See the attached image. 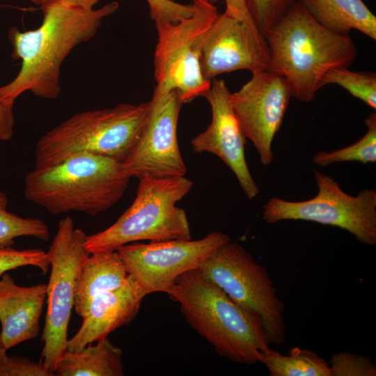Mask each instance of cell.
I'll list each match as a JSON object with an SVG mask.
<instances>
[{
	"label": "cell",
	"instance_id": "ac0fdd59",
	"mask_svg": "<svg viewBox=\"0 0 376 376\" xmlns=\"http://www.w3.org/2000/svg\"><path fill=\"white\" fill-rule=\"evenodd\" d=\"M128 276L117 251L90 253L79 274L74 307L83 318L92 300L100 294L122 285Z\"/></svg>",
	"mask_w": 376,
	"mask_h": 376
},
{
	"label": "cell",
	"instance_id": "4dcf8cb0",
	"mask_svg": "<svg viewBox=\"0 0 376 376\" xmlns=\"http://www.w3.org/2000/svg\"><path fill=\"white\" fill-rule=\"evenodd\" d=\"M224 1L226 3L225 14L237 19L253 22L244 0Z\"/></svg>",
	"mask_w": 376,
	"mask_h": 376
},
{
	"label": "cell",
	"instance_id": "f546056e",
	"mask_svg": "<svg viewBox=\"0 0 376 376\" xmlns=\"http://www.w3.org/2000/svg\"><path fill=\"white\" fill-rule=\"evenodd\" d=\"M13 106L0 102V141H7L14 133Z\"/></svg>",
	"mask_w": 376,
	"mask_h": 376
},
{
	"label": "cell",
	"instance_id": "5b68a950",
	"mask_svg": "<svg viewBox=\"0 0 376 376\" xmlns=\"http://www.w3.org/2000/svg\"><path fill=\"white\" fill-rule=\"evenodd\" d=\"M150 108V100L74 114L38 140L35 168L52 166L83 153L123 162L143 130Z\"/></svg>",
	"mask_w": 376,
	"mask_h": 376
},
{
	"label": "cell",
	"instance_id": "8fae6325",
	"mask_svg": "<svg viewBox=\"0 0 376 376\" xmlns=\"http://www.w3.org/2000/svg\"><path fill=\"white\" fill-rule=\"evenodd\" d=\"M231 240L219 231L199 240H170L130 243L116 251L127 272L148 294L166 292L182 274L198 269L219 246Z\"/></svg>",
	"mask_w": 376,
	"mask_h": 376
},
{
	"label": "cell",
	"instance_id": "44dd1931",
	"mask_svg": "<svg viewBox=\"0 0 376 376\" xmlns=\"http://www.w3.org/2000/svg\"><path fill=\"white\" fill-rule=\"evenodd\" d=\"M271 376H331V369L323 358L313 351L297 347L291 348L288 355L269 347L263 354Z\"/></svg>",
	"mask_w": 376,
	"mask_h": 376
},
{
	"label": "cell",
	"instance_id": "5bb4252c",
	"mask_svg": "<svg viewBox=\"0 0 376 376\" xmlns=\"http://www.w3.org/2000/svg\"><path fill=\"white\" fill-rule=\"evenodd\" d=\"M269 63L267 40L253 21L219 13L201 39V69L207 81L236 70H267Z\"/></svg>",
	"mask_w": 376,
	"mask_h": 376
},
{
	"label": "cell",
	"instance_id": "484cf974",
	"mask_svg": "<svg viewBox=\"0 0 376 376\" xmlns=\"http://www.w3.org/2000/svg\"><path fill=\"white\" fill-rule=\"evenodd\" d=\"M24 266H33L46 274L50 267L47 252L40 249H0V277L9 270Z\"/></svg>",
	"mask_w": 376,
	"mask_h": 376
},
{
	"label": "cell",
	"instance_id": "3957f363",
	"mask_svg": "<svg viewBox=\"0 0 376 376\" xmlns=\"http://www.w3.org/2000/svg\"><path fill=\"white\" fill-rule=\"evenodd\" d=\"M165 293L220 356L242 364L262 362L270 343L260 318L205 279L199 269L180 276Z\"/></svg>",
	"mask_w": 376,
	"mask_h": 376
},
{
	"label": "cell",
	"instance_id": "f1b7e54d",
	"mask_svg": "<svg viewBox=\"0 0 376 376\" xmlns=\"http://www.w3.org/2000/svg\"><path fill=\"white\" fill-rule=\"evenodd\" d=\"M40 361L19 356H7L0 366V376H54Z\"/></svg>",
	"mask_w": 376,
	"mask_h": 376
},
{
	"label": "cell",
	"instance_id": "8992f818",
	"mask_svg": "<svg viewBox=\"0 0 376 376\" xmlns=\"http://www.w3.org/2000/svg\"><path fill=\"white\" fill-rule=\"evenodd\" d=\"M139 180L132 205L111 226L86 236L84 246L90 253L116 251L140 240L191 239L187 214L176 205L191 189L193 182L185 176Z\"/></svg>",
	"mask_w": 376,
	"mask_h": 376
},
{
	"label": "cell",
	"instance_id": "7a4b0ae2",
	"mask_svg": "<svg viewBox=\"0 0 376 376\" xmlns=\"http://www.w3.org/2000/svg\"><path fill=\"white\" fill-rule=\"evenodd\" d=\"M269 70L289 84L292 95L311 102L330 70L349 68L357 47L349 35L335 33L317 22L300 0L268 30Z\"/></svg>",
	"mask_w": 376,
	"mask_h": 376
},
{
	"label": "cell",
	"instance_id": "4316f807",
	"mask_svg": "<svg viewBox=\"0 0 376 376\" xmlns=\"http://www.w3.org/2000/svg\"><path fill=\"white\" fill-rule=\"evenodd\" d=\"M329 365L331 376L376 375V366L370 357L348 352L334 354Z\"/></svg>",
	"mask_w": 376,
	"mask_h": 376
},
{
	"label": "cell",
	"instance_id": "7402d4cb",
	"mask_svg": "<svg viewBox=\"0 0 376 376\" xmlns=\"http://www.w3.org/2000/svg\"><path fill=\"white\" fill-rule=\"evenodd\" d=\"M366 134L356 143L331 152H318L313 157V162L320 166L335 163L359 162L367 164L376 162V113L373 112L365 120Z\"/></svg>",
	"mask_w": 376,
	"mask_h": 376
},
{
	"label": "cell",
	"instance_id": "d6986e66",
	"mask_svg": "<svg viewBox=\"0 0 376 376\" xmlns=\"http://www.w3.org/2000/svg\"><path fill=\"white\" fill-rule=\"evenodd\" d=\"M309 14L329 30L349 35L357 30L376 40V17L362 0H300Z\"/></svg>",
	"mask_w": 376,
	"mask_h": 376
},
{
	"label": "cell",
	"instance_id": "2e32d148",
	"mask_svg": "<svg viewBox=\"0 0 376 376\" xmlns=\"http://www.w3.org/2000/svg\"><path fill=\"white\" fill-rule=\"evenodd\" d=\"M139 283L128 274L120 287L107 291L91 302L77 332L68 340L66 350L77 352L90 344L107 338L116 329L132 322L141 303L148 295Z\"/></svg>",
	"mask_w": 376,
	"mask_h": 376
},
{
	"label": "cell",
	"instance_id": "52a82bcc",
	"mask_svg": "<svg viewBox=\"0 0 376 376\" xmlns=\"http://www.w3.org/2000/svg\"><path fill=\"white\" fill-rule=\"evenodd\" d=\"M192 6V14L176 23L155 22L157 41L152 96L175 91L184 104L203 97L210 87L201 69V42L219 13L214 4L204 0H194Z\"/></svg>",
	"mask_w": 376,
	"mask_h": 376
},
{
	"label": "cell",
	"instance_id": "836d02e7",
	"mask_svg": "<svg viewBox=\"0 0 376 376\" xmlns=\"http://www.w3.org/2000/svg\"><path fill=\"white\" fill-rule=\"evenodd\" d=\"M192 1H194V0H191ZM204 1H206L210 3H212V4H215L216 3H217L219 0H204Z\"/></svg>",
	"mask_w": 376,
	"mask_h": 376
},
{
	"label": "cell",
	"instance_id": "7c38bea8",
	"mask_svg": "<svg viewBox=\"0 0 376 376\" xmlns=\"http://www.w3.org/2000/svg\"><path fill=\"white\" fill-rule=\"evenodd\" d=\"M147 123L122 162L131 178H169L185 176L187 166L178 141V123L182 102L175 91L152 96Z\"/></svg>",
	"mask_w": 376,
	"mask_h": 376
},
{
	"label": "cell",
	"instance_id": "9c48e42d",
	"mask_svg": "<svg viewBox=\"0 0 376 376\" xmlns=\"http://www.w3.org/2000/svg\"><path fill=\"white\" fill-rule=\"evenodd\" d=\"M86 234L66 217L59 221L47 252L51 272L47 285V310L41 337L44 346L40 361L54 372L66 350L68 328L77 280L90 253L84 243Z\"/></svg>",
	"mask_w": 376,
	"mask_h": 376
},
{
	"label": "cell",
	"instance_id": "ba28073f",
	"mask_svg": "<svg viewBox=\"0 0 376 376\" xmlns=\"http://www.w3.org/2000/svg\"><path fill=\"white\" fill-rule=\"evenodd\" d=\"M198 269L205 279L260 318L270 345L285 343V306L266 268L242 245L231 240L223 244Z\"/></svg>",
	"mask_w": 376,
	"mask_h": 376
},
{
	"label": "cell",
	"instance_id": "d4e9b609",
	"mask_svg": "<svg viewBox=\"0 0 376 376\" xmlns=\"http://www.w3.org/2000/svg\"><path fill=\"white\" fill-rule=\"evenodd\" d=\"M256 27L265 37L268 30L299 0H244Z\"/></svg>",
	"mask_w": 376,
	"mask_h": 376
},
{
	"label": "cell",
	"instance_id": "83f0119b",
	"mask_svg": "<svg viewBox=\"0 0 376 376\" xmlns=\"http://www.w3.org/2000/svg\"><path fill=\"white\" fill-rule=\"evenodd\" d=\"M149 14L155 22L166 21L176 23L193 13V6L175 2L173 0H146Z\"/></svg>",
	"mask_w": 376,
	"mask_h": 376
},
{
	"label": "cell",
	"instance_id": "e0dca14e",
	"mask_svg": "<svg viewBox=\"0 0 376 376\" xmlns=\"http://www.w3.org/2000/svg\"><path fill=\"white\" fill-rule=\"evenodd\" d=\"M47 284L17 285L7 272L0 279V342L4 349L36 338L47 297Z\"/></svg>",
	"mask_w": 376,
	"mask_h": 376
},
{
	"label": "cell",
	"instance_id": "30bf717a",
	"mask_svg": "<svg viewBox=\"0 0 376 376\" xmlns=\"http://www.w3.org/2000/svg\"><path fill=\"white\" fill-rule=\"evenodd\" d=\"M316 196L301 201L272 197L264 206L263 219L272 224L304 220L336 226L352 234L361 243L376 244V191L364 189L357 196L345 193L331 177L315 171Z\"/></svg>",
	"mask_w": 376,
	"mask_h": 376
},
{
	"label": "cell",
	"instance_id": "603a6c76",
	"mask_svg": "<svg viewBox=\"0 0 376 376\" xmlns=\"http://www.w3.org/2000/svg\"><path fill=\"white\" fill-rule=\"evenodd\" d=\"M7 206L8 198L0 191V249L10 247L14 239L22 236L49 240V228L41 219L19 217L7 211Z\"/></svg>",
	"mask_w": 376,
	"mask_h": 376
},
{
	"label": "cell",
	"instance_id": "d6a6232c",
	"mask_svg": "<svg viewBox=\"0 0 376 376\" xmlns=\"http://www.w3.org/2000/svg\"><path fill=\"white\" fill-rule=\"evenodd\" d=\"M6 357H7L6 350L4 349V347H3V345H1L0 342V366L3 363Z\"/></svg>",
	"mask_w": 376,
	"mask_h": 376
},
{
	"label": "cell",
	"instance_id": "6da1fadb",
	"mask_svg": "<svg viewBox=\"0 0 376 376\" xmlns=\"http://www.w3.org/2000/svg\"><path fill=\"white\" fill-rule=\"evenodd\" d=\"M118 7V1H111L86 10L53 1L41 6L43 18L38 28L21 31L11 27L8 39L12 58L22 63L16 77L0 86V102L14 105L26 91L44 99L58 97L61 67L65 58L77 46L91 40L102 20Z\"/></svg>",
	"mask_w": 376,
	"mask_h": 376
},
{
	"label": "cell",
	"instance_id": "4fadbf2b",
	"mask_svg": "<svg viewBox=\"0 0 376 376\" xmlns=\"http://www.w3.org/2000/svg\"><path fill=\"white\" fill-rule=\"evenodd\" d=\"M291 97L288 81L269 69L252 72L251 79L231 93L232 106L243 134L252 142L263 166H269L274 159L273 140Z\"/></svg>",
	"mask_w": 376,
	"mask_h": 376
},
{
	"label": "cell",
	"instance_id": "ffe728a7",
	"mask_svg": "<svg viewBox=\"0 0 376 376\" xmlns=\"http://www.w3.org/2000/svg\"><path fill=\"white\" fill-rule=\"evenodd\" d=\"M88 345L77 352L67 350L62 354L56 369L58 376H123L122 350L107 338Z\"/></svg>",
	"mask_w": 376,
	"mask_h": 376
},
{
	"label": "cell",
	"instance_id": "277c9868",
	"mask_svg": "<svg viewBox=\"0 0 376 376\" xmlns=\"http://www.w3.org/2000/svg\"><path fill=\"white\" fill-rule=\"evenodd\" d=\"M130 178L118 159L78 154L29 171L24 196L52 214L79 212L94 216L120 201Z\"/></svg>",
	"mask_w": 376,
	"mask_h": 376
},
{
	"label": "cell",
	"instance_id": "cb8c5ba5",
	"mask_svg": "<svg viewBox=\"0 0 376 376\" xmlns=\"http://www.w3.org/2000/svg\"><path fill=\"white\" fill-rule=\"evenodd\" d=\"M327 84L338 85L370 107L376 109L375 73L352 71L348 68H334L324 75L320 86Z\"/></svg>",
	"mask_w": 376,
	"mask_h": 376
},
{
	"label": "cell",
	"instance_id": "1f68e13d",
	"mask_svg": "<svg viewBox=\"0 0 376 376\" xmlns=\"http://www.w3.org/2000/svg\"><path fill=\"white\" fill-rule=\"evenodd\" d=\"M33 3L42 6L43 4H45L47 3L53 1H60L64 4L77 7L86 10H91L93 9L95 6L98 3L99 0H30Z\"/></svg>",
	"mask_w": 376,
	"mask_h": 376
},
{
	"label": "cell",
	"instance_id": "9a60e30c",
	"mask_svg": "<svg viewBox=\"0 0 376 376\" xmlns=\"http://www.w3.org/2000/svg\"><path fill=\"white\" fill-rule=\"evenodd\" d=\"M231 92L225 81L213 79L203 94L212 111V120L206 130L192 139L194 152H209L218 156L237 178L249 200L256 198L259 188L249 169L245 157L246 137L234 112Z\"/></svg>",
	"mask_w": 376,
	"mask_h": 376
}]
</instances>
